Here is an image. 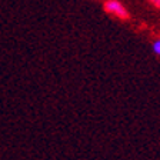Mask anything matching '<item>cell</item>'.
<instances>
[{
    "label": "cell",
    "mask_w": 160,
    "mask_h": 160,
    "mask_svg": "<svg viewBox=\"0 0 160 160\" xmlns=\"http://www.w3.org/2000/svg\"><path fill=\"white\" fill-rule=\"evenodd\" d=\"M104 10L107 13L120 17V19H129V12L124 9L119 0H107L104 3Z\"/></svg>",
    "instance_id": "1"
},
{
    "label": "cell",
    "mask_w": 160,
    "mask_h": 160,
    "mask_svg": "<svg viewBox=\"0 0 160 160\" xmlns=\"http://www.w3.org/2000/svg\"><path fill=\"white\" fill-rule=\"evenodd\" d=\"M153 52L157 54V56H160V40H156L153 43Z\"/></svg>",
    "instance_id": "2"
},
{
    "label": "cell",
    "mask_w": 160,
    "mask_h": 160,
    "mask_svg": "<svg viewBox=\"0 0 160 160\" xmlns=\"http://www.w3.org/2000/svg\"><path fill=\"white\" fill-rule=\"evenodd\" d=\"M149 2L153 4V6H156L157 9H160V0H149Z\"/></svg>",
    "instance_id": "3"
}]
</instances>
